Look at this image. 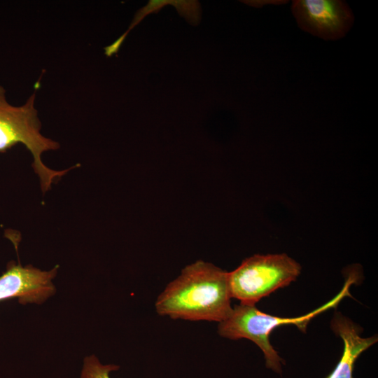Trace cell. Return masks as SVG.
I'll use <instances>...</instances> for the list:
<instances>
[{
    "mask_svg": "<svg viewBox=\"0 0 378 378\" xmlns=\"http://www.w3.org/2000/svg\"><path fill=\"white\" fill-rule=\"evenodd\" d=\"M228 272L198 260L183 269L158 297L155 309L173 319L221 322L231 313Z\"/></svg>",
    "mask_w": 378,
    "mask_h": 378,
    "instance_id": "6da1fadb",
    "label": "cell"
},
{
    "mask_svg": "<svg viewBox=\"0 0 378 378\" xmlns=\"http://www.w3.org/2000/svg\"><path fill=\"white\" fill-rule=\"evenodd\" d=\"M5 94V89L0 85V153L18 144L24 145L33 157V169L38 176L41 190L46 192L53 183L76 166L57 171L43 164L42 154L58 149L59 144L41 133V124L34 106L36 93L20 106L10 104Z\"/></svg>",
    "mask_w": 378,
    "mask_h": 378,
    "instance_id": "3957f363",
    "label": "cell"
},
{
    "mask_svg": "<svg viewBox=\"0 0 378 378\" xmlns=\"http://www.w3.org/2000/svg\"><path fill=\"white\" fill-rule=\"evenodd\" d=\"M357 276L351 273L340 293L332 300L309 312L298 317H279L258 309L255 305L239 304L232 307L230 314L218 323V333L223 337L237 340L242 338L254 342L262 351L267 369L277 374L282 373L284 360L280 357L270 342L271 332L277 327L294 325L305 332L311 320L320 314L337 306L346 296L349 295V288L356 283Z\"/></svg>",
    "mask_w": 378,
    "mask_h": 378,
    "instance_id": "7a4b0ae2",
    "label": "cell"
},
{
    "mask_svg": "<svg viewBox=\"0 0 378 378\" xmlns=\"http://www.w3.org/2000/svg\"><path fill=\"white\" fill-rule=\"evenodd\" d=\"M291 11L301 29L327 41L344 37L354 21L351 8L340 0H294Z\"/></svg>",
    "mask_w": 378,
    "mask_h": 378,
    "instance_id": "5b68a950",
    "label": "cell"
},
{
    "mask_svg": "<svg viewBox=\"0 0 378 378\" xmlns=\"http://www.w3.org/2000/svg\"><path fill=\"white\" fill-rule=\"evenodd\" d=\"M178 13L191 24L197 25L201 18L200 4L198 1L171 0Z\"/></svg>",
    "mask_w": 378,
    "mask_h": 378,
    "instance_id": "9c48e42d",
    "label": "cell"
},
{
    "mask_svg": "<svg viewBox=\"0 0 378 378\" xmlns=\"http://www.w3.org/2000/svg\"><path fill=\"white\" fill-rule=\"evenodd\" d=\"M127 34L124 33L120 38L114 41L111 45L104 48L106 55L111 57L112 55L118 52L120 47L124 41Z\"/></svg>",
    "mask_w": 378,
    "mask_h": 378,
    "instance_id": "8fae6325",
    "label": "cell"
},
{
    "mask_svg": "<svg viewBox=\"0 0 378 378\" xmlns=\"http://www.w3.org/2000/svg\"><path fill=\"white\" fill-rule=\"evenodd\" d=\"M245 4L255 7L262 8L265 5H281L285 4L288 1L285 0H253V1H243Z\"/></svg>",
    "mask_w": 378,
    "mask_h": 378,
    "instance_id": "30bf717a",
    "label": "cell"
},
{
    "mask_svg": "<svg viewBox=\"0 0 378 378\" xmlns=\"http://www.w3.org/2000/svg\"><path fill=\"white\" fill-rule=\"evenodd\" d=\"M330 328L342 340L344 348L338 363L326 378H353L356 360L363 352L377 342L378 337L377 335L362 337L363 328L340 312L334 314Z\"/></svg>",
    "mask_w": 378,
    "mask_h": 378,
    "instance_id": "52a82bcc",
    "label": "cell"
},
{
    "mask_svg": "<svg viewBox=\"0 0 378 378\" xmlns=\"http://www.w3.org/2000/svg\"><path fill=\"white\" fill-rule=\"evenodd\" d=\"M57 266L42 271L31 265L10 262L0 276V301L18 298L20 303H41L55 293L52 283Z\"/></svg>",
    "mask_w": 378,
    "mask_h": 378,
    "instance_id": "8992f818",
    "label": "cell"
},
{
    "mask_svg": "<svg viewBox=\"0 0 378 378\" xmlns=\"http://www.w3.org/2000/svg\"><path fill=\"white\" fill-rule=\"evenodd\" d=\"M118 368L113 364L104 365L97 357L91 356L84 360L80 378H110V372Z\"/></svg>",
    "mask_w": 378,
    "mask_h": 378,
    "instance_id": "ba28073f",
    "label": "cell"
},
{
    "mask_svg": "<svg viewBox=\"0 0 378 378\" xmlns=\"http://www.w3.org/2000/svg\"><path fill=\"white\" fill-rule=\"evenodd\" d=\"M301 266L285 253L254 255L228 272L231 297L255 305L262 298L295 281Z\"/></svg>",
    "mask_w": 378,
    "mask_h": 378,
    "instance_id": "277c9868",
    "label": "cell"
}]
</instances>
